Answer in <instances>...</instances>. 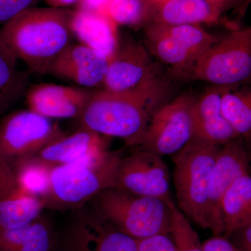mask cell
Wrapping results in <instances>:
<instances>
[{"label": "cell", "mask_w": 251, "mask_h": 251, "mask_svg": "<svg viewBox=\"0 0 251 251\" xmlns=\"http://www.w3.org/2000/svg\"><path fill=\"white\" fill-rule=\"evenodd\" d=\"M74 14L68 8L25 10L3 25L0 41L31 72L48 74L54 59L73 44Z\"/></svg>", "instance_id": "1"}, {"label": "cell", "mask_w": 251, "mask_h": 251, "mask_svg": "<svg viewBox=\"0 0 251 251\" xmlns=\"http://www.w3.org/2000/svg\"><path fill=\"white\" fill-rule=\"evenodd\" d=\"M169 88L156 92H94L78 119L80 128L122 138L132 148L157 109L168 101Z\"/></svg>", "instance_id": "2"}, {"label": "cell", "mask_w": 251, "mask_h": 251, "mask_svg": "<svg viewBox=\"0 0 251 251\" xmlns=\"http://www.w3.org/2000/svg\"><path fill=\"white\" fill-rule=\"evenodd\" d=\"M122 156V150H109L98 158L54 167L49 188L41 198L44 209L78 210L99 193L115 188L117 167Z\"/></svg>", "instance_id": "3"}, {"label": "cell", "mask_w": 251, "mask_h": 251, "mask_svg": "<svg viewBox=\"0 0 251 251\" xmlns=\"http://www.w3.org/2000/svg\"><path fill=\"white\" fill-rule=\"evenodd\" d=\"M169 202L112 188L99 193L88 204L121 232L139 239L171 235Z\"/></svg>", "instance_id": "4"}, {"label": "cell", "mask_w": 251, "mask_h": 251, "mask_svg": "<svg viewBox=\"0 0 251 251\" xmlns=\"http://www.w3.org/2000/svg\"><path fill=\"white\" fill-rule=\"evenodd\" d=\"M222 147L192 139L173 154L175 186L179 208L186 218L202 229H208L209 178Z\"/></svg>", "instance_id": "5"}, {"label": "cell", "mask_w": 251, "mask_h": 251, "mask_svg": "<svg viewBox=\"0 0 251 251\" xmlns=\"http://www.w3.org/2000/svg\"><path fill=\"white\" fill-rule=\"evenodd\" d=\"M195 80L214 85H236L251 76V29L231 31L216 41L195 63Z\"/></svg>", "instance_id": "6"}, {"label": "cell", "mask_w": 251, "mask_h": 251, "mask_svg": "<svg viewBox=\"0 0 251 251\" xmlns=\"http://www.w3.org/2000/svg\"><path fill=\"white\" fill-rule=\"evenodd\" d=\"M196 97L184 94L159 107L132 148L159 156L173 155L193 138V105Z\"/></svg>", "instance_id": "7"}, {"label": "cell", "mask_w": 251, "mask_h": 251, "mask_svg": "<svg viewBox=\"0 0 251 251\" xmlns=\"http://www.w3.org/2000/svg\"><path fill=\"white\" fill-rule=\"evenodd\" d=\"M219 40L198 25L150 23L145 29L150 52L175 73L191 72L199 57Z\"/></svg>", "instance_id": "8"}, {"label": "cell", "mask_w": 251, "mask_h": 251, "mask_svg": "<svg viewBox=\"0 0 251 251\" xmlns=\"http://www.w3.org/2000/svg\"><path fill=\"white\" fill-rule=\"evenodd\" d=\"M57 251H138L136 239L127 235L101 217L87 204L72 211Z\"/></svg>", "instance_id": "9"}, {"label": "cell", "mask_w": 251, "mask_h": 251, "mask_svg": "<svg viewBox=\"0 0 251 251\" xmlns=\"http://www.w3.org/2000/svg\"><path fill=\"white\" fill-rule=\"evenodd\" d=\"M66 135L57 124L30 110L11 112L0 122V158L12 163Z\"/></svg>", "instance_id": "10"}, {"label": "cell", "mask_w": 251, "mask_h": 251, "mask_svg": "<svg viewBox=\"0 0 251 251\" xmlns=\"http://www.w3.org/2000/svg\"><path fill=\"white\" fill-rule=\"evenodd\" d=\"M104 90L114 92H156L168 88L161 69L140 44L119 46L110 59Z\"/></svg>", "instance_id": "11"}, {"label": "cell", "mask_w": 251, "mask_h": 251, "mask_svg": "<svg viewBox=\"0 0 251 251\" xmlns=\"http://www.w3.org/2000/svg\"><path fill=\"white\" fill-rule=\"evenodd\" d=\"M115 188L169 202V168L161 156L135 150L119 162Z\"/></svg>", "instance_id": "12"}, {"label": "cell", "mask_w": 251, "mask_h": 251, "mask_svg": "<svg viewBox=\"0 0 251 251\" xmlns=\"http://www.w3.org/2000/svg\"><path fill=\"white\" fill-rule=\"evenodd\" d=\"M249 152L244 140L238 137L222 147L209 178L207 198L208 229L214 236L224 232L221 202L234 180L249 173Z\"/></svg>", "instance_id": "13"}, {"label": "cell", "mask_w": 251, "mask_h": 251, "mask_svg": "<svg viewBox=\"0 0 251 251\" xmlns=\"http://www.w3.org/2000/svg\"><path fill=\"white\" fill-rule=\"evenodd\" d=\"M94 92L80 87L39 84L27 92L29 110L46 118L79 119Z\"/></svg>", "instance_id": "14"}, {"label": "cell", "mask_w": 251, "mask_h": 251, "mask_svg": "<svg viewBox=\"0 0 251 251\" xmlns=\"http://www.w3.org/2000/svg\"><path fill=\"white\" fill-rule=\"evenodd\" d=\"M110 59L83 44H71L54 59L48 74L90 88L103 83Z\"/></svg>", "instance_id": "15"}, {"label": "cell", "mask_w": 251, "mask_h": 251, "mask_svg": "<svg viewBox=\"0 0 251 251\" xmlns=\"http://www.w3.org/2000/svg\"><path fill=\"white\" fill-rule=\"evenodd\" d=\"M227 87L213 85L196 98L193 140L224 146L239 137L221 112V98Z\"/></svg>", "instance_id": "16"}, {"label": "cell", "mask_w": 251, "mask_h": 251, "mask_svg": "<svg viewBox=\"0 0 251 251\" xmlns=\"http://www.w3.org/2000/svg\"><path fill=\"white\" fill-rule=\"evenodd\" d=\"M44 209L40 198L23 191L11 164L0 158V226L21 227L35 219Z\"/></svg>", "instance_id": "17"}, {"label": "cell", "mask_w": 251, "mask_h": 251, "mask_svg": "<svg viewBox=\"0 0 251 251\" xmlns=\"http://www.w3.org/2000/svg\"><path fill=\"white\" fill-rule=\"evenodd\" d=\"M108 138L80 128L33 155L52 168L72 164L98 158L106 153L109 151Z\"/></svg>", "instance_id": "18"}, {"label": "cell", "mask_w": 251, "mask_h": 251, "mask_svg": "<svg viewBox=\"0 0 251 251\" xmlns=\"http://www.w3.org/2000/svg\"><path fill=\"white\" fill-rule=\"evenodd\" d=\"M57 240L53 225L42 213L21 227L0 226V251H54Z\"/></svg>", "instance_id": "19"}, {"label": "cell", "mask_w": 251, "mask_h": 251, "mask_svg": "<svg viewBox=\"0 0 251 251\" xmlns=\"http://www.w3.org/2000/svg\"><path fill=\"white\" fill-rule=\"evenodd\" d=\"M74 36L81 44L112 59L119 47L117 24L110 18L85 9L75 11Z\"/></svg>", "instance_id": "20"}, {"label": "cell", "mask_w": 251, "mask_h": 251, "mask_svg": "<svg viewBox=\"0 0 251 251\" xmlns=\"http://www.w3.org/2000/svg\"><path fill=\"white\" fill-rule=\"evenodd\" d=\"M150 4V23L183 25L219 22L221 15L206 0H163Z\"/></svg>", "instance_id": "21"}, {"label": "cell", "mask_w": 251, "mask_h": 251, "mask_svg": "<svg viewBox=\"0 0 251 251\" xmlns=\"http://www.w3.org/2000/svg\"><path fill=\"white\" fill-rule=\"evenodd\" d=\"M224 232L228 238L236 229L251 224V177L239 176L225 193L221 202Z\"/></svg>", "instance_id": "22"}, {"label": "cell", "mask_w": 251, "mask_h": 251, "mask_svg": "<svg viewBox=\"0 0 251 251\" xmlns=\"http://www.w3.org/2000/svg\"><path fill=\"white\" fill-rule=\"evenodd\" d=\"M29 80V73L18 69L17 59L0 41V114L22 97Z\"/></svg>", "instance_id": "23"}, {"label": "cell", "mask_w": 251, "mask_h": 251, "mask_svg": "<svg viewBox=\"0 0 251 251\" xmlns=\"http://www.w3.org/2000/svg\"><path fill=\"white\" fill-rule=\"evenodd\" d=\"M236 85L228 86L224 91L221 112L238 136L249 138L251 131V94L248 90H235Z\"/></svg>", "instance_id": "24"}, {"label": "cell", "mask_w": 251, "mask_h": 251, "mask_svg": "<svg viewBox=\"0 0 251 251\" xmlns=\"http://www.w3.org/2000/svg\"><path fill=\"white\" fill-rule=\"evenodd\" d=\"M9 163L23 191L41 200L49 188L50 176L53 168L34 155Z\"/></svg>", "instance_id": "25"}, {"label": "cell", "mask_w": 251, "mask_h": 251, "mask_svg": "<svg viewBox=\"0 0 251 251\" xmlns=\"http://www.w3.org/2000/svg\"><path fill=\"white\" fill-rule=\"evenodd\" d=\"M98 13L116 24L135 26L148 21L150 6L145 0H99Z\"/></svg>", "instance_id": "26"}, {"label": "cell", "mask_w": 251, "mask_h": 251, "mask_svg": "<svg viewBox=\"0 0 251 251\" xmlns=\"http://www.w3.org/2000/svg\"><path fill=\"white\" fill-rule=\"evenodd\" d=\"M171 211V235L177 251H204L199 235L186 216L176 207L173 201L169 202Z\"/></svg>", "instance_id": "27"}, {"label": "cell", "mask_w": 251, "mask_h": 251, "mask_svg": "<svg viewBox=\"0 0 251 251\" xmlns=\"http://www.w3.org/2000/svg\"><path fill=\"white\" fill-rule=\"evenodd\" d=\"M39 0H0V25L6 24L18 14L35 7Z\"/></svg>", "instance_id": "28"}, {"label": "cell", "mask_w": 251, "mask_h": 251, "mask_svg": "<svg viewBox=\"0 0 251 251\" xmlns=\"http://www.w3.org/2000/svg\"><path fill=\"white\" fill-rule=\"evenodd\" d=\"M136 243L138 251H177L173 239L166 234L136 239Z\"/></svg>", "instance_id": "29"}, {"label": "cell", "mask_w": 251, "mask_h": 251, "mask_svg": "<svg viewBox=\"0 0 251 251\" xmlns=\"http://www.w3.org/2000/svg\"><path fill=\"white\" fill-rule=\"evenodd\" d=\"M227 239L242 251H251V224L234 230Z\"/></svg>", "instance_id": "30"}, {"label": "cell", "mask_w": 251, "mask_h": 251, "mask_svg": "<svg viewBox=\"0 0 251 251\" xmlns=\"http://www.w3.org/2000/svg\"><path fill=\"white\" fill-rule=\"evenodd\" d=\"M204 251H242L224 235L214 236L202 244Z\"/></svg>", "instance_id": "31"}, {"label": "cell", "mask_w": 251, "mask_h": 251, "mask_svg": "<svg viewBox=\"0 0 251 251\" xmlns=\"http://www.w3.org/2000/svg\"><path fill=\"white\" fill-rule=\"evenodd\" d=\"M215 9L216 12L222 15L226 11L237 8L239 5L247 2L249 0H206Z\"/></svg>", "instance_id": "32"}, {"label": "cell", "mask_w": 251, "mask_h": 251, "mask_svg": "<svg viewBox=\"0 0 251 251\" xmlns=\"http://www.w3.org/2000/svg\"><path fill=\"white\" fill-rule=\"evenodd\" d=\"M79 1L80 0H45L49 6L55 8H67Z\"/></svg>", "instance_id": "33"}, {"label": "cell", "mask_w": 251, "mask_h": 251, "mask_svg": "<svg viewBox=\"0 0 251 251\" xmlns=\"http://www.w3.org/2000/svg\"><path fill=\"white\" fill-rule=\"evenodd\" d=\"M145 1H148L149 3H156L159 2V1H163V0H145Z\"/></svg>", "instance_id": "34"}]
</instances>
